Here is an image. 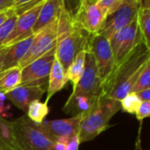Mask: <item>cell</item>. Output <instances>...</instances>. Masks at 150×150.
I'll use <instances>...</instances> for the list:
<instances>
[{
	"label": "cell",
	"instance_id": "cell-1",
	"mask_svg": "<svg viewBox=\"0 0 150 150\" xmlns=\"http://www.w3.org/2000/svg\"><path fill=\"white\" fill-rule=\"evenodd\" d=\"M150 59V52L144 42L117 67L102 86L101 96L121 101L132 93L142 69Z\"/></svg>",
	"mask_w": 150,
	"mask_h": 150
},
{
	"label": "cell",
	"instance_id": "cell-2",
	"mask_svg": "<svg viewBox=\"0 0 150 150\" xmlns=\"http://www.w3.org/2000/svg\"><path fill=\"white\" fill-rule=\"evenodd\" d=\"M90 35L76 26L71 12L64 6L57 20L56 57L65 72L77 54L88 49Z\"/></svg>",
	"mask_w": 150,
	"mask_h": 150
},
{
	"label": "cell",
	"instance_id": "cell-3",
	"mask_svg": "<svg viewBox=\"0 0 150 150\" xmlns=\"http://www.w3.org/2000/svg\"><path fill=\"white\" fill-rule=\"evenodd\" d=\"M120 110L119 101L100 96L93 107L84 113L78 133L81 143L92 140L107 130L110 119Z\"/></svg>",
	"mask_w": 150,
	"mask_h": 150
},
{
	"label": "cell",
	"instance_id": "cell-4",
	"mask_svg": "<svg viewBox=\"0 0 150 150\" xmlns=\"http://www.w3.org/2000/svg\"><path fill=\"white\" fill-rule=\"evenodd\" d=\"M11 123L21 150H55V141L27 116L19 117Z\"/></svg>",
	"mask_w": 150,
	"mask_h": 150
},
{
	"label": "cell",
	"instance_id": "cell-5",
	"mask_svg": "<svg viewBox=\"0 0 150 150\" xmlns=\"http://www.w3.org/2000/svg\"><path fill=\"white\" fill-rule=\"evenodd\" d=\"M109 41L112 50L116 68L133 52L140 42H143L138 17L128 26L117 31Z\"/></svg>",
	"mask_w": 150,
	"mask_h": 150
},
{
	"label": "cell",
	"instance_id": "cell-6",
	"mask_svg": "<svg viewBox=\"0 0 150 150\" xmlns=\"http://www.w3.org/2000/svg\"><path fill=\"white\" fill-rule=\"evenodd\" d=\"M107 15L99 0H81L76 11L72 13L76 26L91 35L100 32Z\"/></svg>",
	"mask_w": 150,
	"mask_h": 150
},
{
	"label": "cell",
	"instance_id": "cell-7",
	"mask_svg": "<svg viewBox=\"0 0 150 150\" xmlns=\"http://www.w3.org/2000/svg\"><path fill=\"white\" fill-rule=\"evenodd\" d=\"M141 10L140 0H123L122 5L112 13L109 14L98 34L110 39L117 31L133 21Z\"/></svg>",
	"mask_w": 150,
	"mask_h": 150
},
{
	"label": "cell",
	"instance_id": "cell-8",
	"mask_svg": "<svg viewBox=\"0 0 150 150\" xmlns=\"http://www.w3.org/2000/svg\"><path fill=\"white\" fill-rule=\"evenodd\" d=\"M87 50H89L94 56L102 87L115 69V61L110 41L101 34L92 35Z\"/></svg>",
	"mask_w": 150,
	"mask_h": 150
},
{
	"label": "cell",
	"instance_id": "cell-9",
	"mask_svg": "<svg viewBox=\"0 0 150 150\" xmlns=\"http://www.w3.org/2000/svg\"><path fill=\"white\" fill-rule=\"evenodd\" d=\"M102 87L98 76V71L93 54L87 50L85 58V69L83 75L79 81L76 88L72 90L70 96H82L88 97L93 103H96L101 96Z\"/></svg>",
	"mask_w": 150,
	"mask_h": 150
},
{
	"label": "cell",
	"instance_id": "cell-10",
	"mask_svg": "<svg viewBox=\"0 0 150 150\" xmlns=\"http://www.w3.org/2000/svg\"><path fill=\"white\" fill-rule=\"evenodd\" d=\"M57 20L52 21L41 31L35 34L29 50L19 63V66L21 69L56 47L57 38Z\"/></svg>",
	"mask_w": 150,
	"mask_h": 150
},
{
	"label": "cell",
	"instance_id": "cell-11",
	"mask_svg": "<svg viewBox=\"0 0 150 150\" xmlns=\"http://www.w3.org/2000/svg\"><path fill=\"white\" fill-rule=\"evenodd\" d=\"M56 57V47L21 69V86H42L49 75Z\"/></svg>",
	"mask_w": 150,
	"mask_h": 150
},
{
	"label": "cell",
	"instance_id": "cell-12",
	"mask_svg": "<svg viewBox=\"0 0 150 150\" xmlns=\"http://www.w3.org/2000/svg\"><path fill=\"white\" fill-rule=\"evenodd\" d=\"M43 2L18 15L13 30L4 42L3 47L12 46L34 35L33 28L36 23Z\"/></svg>",
	"mask_w": 150,
	"mask_h": 150
},
{
	"label": "cell",
	"instance_id": "cell-13",
	"mask_svg": "<svg viewBox=\"0 0 150 150\" xmlns=\"http://www.w3.org/2000/svg\"><path fill=\"white\" fill-rule=\"evenodd\" d=\"M83 117L84 113H80L69 118L44 120L39 126L54 141L56 138L59 136L71 138L74 135H78Z\"/></svg>",
	"mask_w": 150,
	"mask_h": 150
},
{
	"label": "cell",
	"instance_id": "cell-14",
	"mask_svg": "<svg viewBox=\"0 0 150 150\" xmlns=\"http://www.w3.org/2000/svg\"><path fill=\"white\" fill-rule=\"evenodd\" d=\"M45 92L42 86H19L8 94L6 98L25 113L31 103L40 100Z\"/></svg>",
	"mask_w": 150,
	"mask_h": 150
},
{
	"label": "cell",
	"instance_id": "cell-15",
	"mask_svg": "<svg viewBox=\"0 0 150 150\" xmlns=\"http://www.w3.org/2000/svg\"><path fill=\"white\" fill-rule=\"evenodd\" d=\"M64 6V0H44L36 23L33 28L34 35L41 31L52 21L57 20Z\"/></svg>",
	"mask_w": 150,
	"mask_h": 150
},
{
	"label": "cell",
	"instance_id": "cell-16",
	"mask_svg": "<svg viewBox=\"0 0 150 150\" xmlns=\"http://www.w3.org/2000/svg\"><path fill=\"white\" fill-rule=\"evenodd\" d=\"M34 37L35 35L8 47V50L5 57L2 70H6L13 66H19L20 61L25 57L28 50H29L33 42Z\"/></svg>",
	"mask_w": 150,
	"mask_h": 150
},
{
	"label": "cell",
	"instance_id": "cell-17",
	"mask_svg": "<svg viewBox=\"0 0 150 150\" xmlns=\"http://www.w3.org/2000/svg\"><path fill=\"white\" fill-rule=\"evenodd\" d=\"M49 85H48V94L46 98V103L58 91L62 90L65 84L67 83L68 80L66 77V73L62 67L59 61L55 57L50 75H49Z\"/></svg>",
	"mask_w": 150,
	"mask_h": 150
},
{
	"label": "cell",
	"instance_id": "cell-18",
	"mask_svg": "<svg viewBox=\"0 0 150 150\" xmlns=\"http://www.w3.org/2000/svg\"><path fill=\"white\" fill-rule=\"evenodd\" d=\"M21 84V68L20 66L10 67L0 72V92L8 94Z\"/></svg>",
	"mask_w": 150,
	"mask_h": 150
},
{
	"label": "cell",
	"instance_id": "cell-19",
	"mask_svg": "<svg viewBox=\"0 0 150 150\" xmlns=\"http://www.w3.org/2000/svg\"><path fill=\"white\" fill-rule=\"evenodd\" d=\"M87 50H81L77 56L75 57L71 64L68 67L66 71V77L69 81L72 84V90L76 88L79 81H81L84 69H85V58H86Z\"/></svg>",
	"mask_w": 150,
	"mask_h": 150
},
{
	"label": "cell",
	"instance_id": "cell-20",
	"mask_svg": "<svg viewBox=\"0 0 150 150\" xmlns=\"http://www.w3.org/2000/svg\"><path fill=\"white\" fill-rule=\"evenodd\" d=\"M50 112L48 103H42L40 100L31 103L26 112L27 117L35 125H39L44 121V118Z\"/></svg>",
	"mask_w": 150,
	"mask_h": 150
},
{
	"label": "cell",
	"instance_id": "cell-21",
	"mask_svg": "<svg viewBox=\"0 0 150 150\" xmlns=\"http://www.w3.org/2000/svg\"><path fill=\"white\" fill-rule=\"evenodd\" d=\"M138 21L143 42L150 52V10L141 9L138 16Z\"/></svg>",
	"mask_w": 150,
	"mask_h": 150
},
{
	"label": "cell",
	"instance_id": "cell-22",
	"mask_svg": "<svg viewBox=\"0 0 150 150\" xmlns=\"http://www.w3.org/2000/svg\"><path fill=\"white\" fill-rule=\"evenodd\" d=\"M148 88H150V59L147 61L141 72L139 73V76L132 88V93L138 94Z\"/></svg>",
	"mask_w": 150,
	"mask_h": 150
},
{
	"label": "cell",
	"instance_id": "cell-23",
	"mask_svg": "<svg viewBox=\"0 0 150 150\" xmlns=\"http://www.w3.org/2000/svg\"><path fill=\"white\" fill-rule=\"evenodd\" d=\"M141 102L142 101L136 93H130L120 101L121 109L129 114L135 115L141 104Z\"/></svg>",
	"mask_w": 150,
	"mask_h": 150
},
{
	"label": "cell",
	"instance_id": "cell-24",
	"mask_svg": "<svg viewBox=\"0 0 150 150\" xmlns=\"http://www.w3.org/2000/svg\"><path fill=\"white\" fill-rule=\"evenodd\" d=\"M17 18H18V15L15 13L12 17L7 19L1 26H0V48L3 47L4 42H6V40L8 38V36L13 30Z\"/></svg>",
	"mask_w": 150,
	"mask_h": 150
},
{
	"label": "cell",
	"instance_id": "cell-25",
	"mask_svg": "<svg viewBox=\"0 0 150 150\" xmlns=\"http://www.w3.org/2000/svg\"><path fill=\"white\" fill-rule=\"evenodd\" d=\"M99 2L109 15L114 13L122 5L123 0H99Z\"/></svg>",
	"mask_w": 150,
	"mask_h": 150
},
{
	"label": "cell",
	"instance_id": "cell-26",
	"mask_svg": "<svg viewBox=\"0 0 150 150\" xmlns=\"http://www.w3.org/2000/svg\"><path fill=\"white\" fill-rule=\"evenodd\" d=\"M135 115L137 119L139 121L143 120L144 118L150 117V101H142Z\"/></svg>",
	"mask_w": 150,
	"mask_h": 150
},
{
	"label": "cell",
	"instance_id": "cell-27",
	"mask_svg": "<svg viewBox=\"0 0 150 150\" xmlns=\"http://www.w3.org/2000/svg\"><path fill=\"white\" fill-rule=\"evenodd\" d=\"M14 5L15 0H0V13L13 9Z\"/></svg>",
	"mask_w": 150,
	"mask_h": 150
},
{
	"label": "cell",
	"instance_id": "cell-28",
	"mask_svg": "<svg viewBox=\"0 0 150 150\" xmlns=\"http://www.w3.org/2000/svg\"><path fill=\"white\" fill-rule=\"evenodd\" d=\"M81 144L80 139L78 135H74L73 137L70 138L68 144L66 145V150H78L79 146Z\"/></svg>",
	"mask_w": 150,
	"mask_h": 150
},
{
	"label": "cell",
	"instance_id": "cell-29",
	"mask_svg": "<svg viewBox=\"0 0 150 150\" xmlns=\"http://www.w3.org/2000/svg\"><path fill=\"white\" fill-rule=\"evenodd\" d=\"M44 0H15V5H14V8H18L20 6H22L24 5L27 4H35V3H41L43 2Z\"/></svg>",
	"mask_w": 150,
	"mask_h": 150
},
{
	"label": "cell",
	"instance_id": "cell-30",
	"mask_svg": "<svg viewBox=\"0 0 150 150\" xmlns=\"http://www.w3.org/2000/svg\"><path fill=\"white\" fill-rule=\"evenodd\" d=\"M15 11L13 9H11L9 11L4 12L2 13H0V26H1L7 19H9L10 17H12L13 14H15Z\"/></svg>",
	"mask_w": 150,
	"mask_h": 150
},
{
	"label": "cell",
	"instance_id": "cell-31",
	"mask_svg": "<svg viewBox=\"0 0 150 150\" xmlns=\"http://www.w3.org/2000/svg\"><path fill=\"white\" fill-rule=\"evenodd\" d=\"M7 50H8V47L0 48V72H1V71L3 69V64H4L5 57L7 53Z\"/></svg>",
	"mask_w": 150,
	"mask_h": 150
},
{
	"label": "cell",
	"instance_id": "cell-32",
	"mask_svg": "<svg viewBox=\"0 0 150 150\" xmlns=\"http://www.w3.org/2000/svg\"><path fill=\"white\" fill-rule=\"evenodd\" d=\"M141 101H150V88L143 90L137 94Z\"/></svg>",
	"mask_w": 150,
	"mask_h": 150
},
{
	"label": "cell",
	"instance_id": "cell-33",
	"mask_svg": "<svg viewBox=\"0 0 150 150\" xmlns=\"http://www.w3.org/2000/svg\"><path fill=\"white\" fill-rule=\"evenodd\" d=\"M70 140V138L69 137H66V136H59V137H57L56 139H55V142H57V143H61V144H64V145H67L68 142Z\"/></svg>",
	"mask_w": 150,
	"mask_h": 150
},
{
	"label": "cell",
	"instance_id": "cell-34",
	"mask_svg": "<svg viewBox=\"0 0 150 150\" xmlns=\"http://www.w3.org/2000/svg\"><path fill=\"white\" fill-rule=\"evenodd\" d=\"M8 110H10V105H5L4 102H0V116L6 112Z\"/></svg>",
	"mask_w": 150,
	"mask_h": 150
},
{
	"label": "cell",
	"instance_id": "cell-35",
	"mask_svg": "<svg viewBox=\"0 0 150 150\" xmlns=\"http://www.w3.org/2000/svg\"><path fill=\"white\" fill-rule=\"evenodd\" d=\"M141 9H149L150 10V0H140Z\"/></svg>",
	"mask_w": 150,
	"mask_h": 150
},
{
	"label": "cell",
	"instance_id": "cell-36",
	"mask_svg": "<svg viewBox=\"0 0 150 150\" xmlns=\"http://www.w3.org/2000/svg\"><path fill=\"white\" fill-rule=\"evenodd\" d=\"M54 149H55V150H66V145H64V144H61V143L55 142Z\"/></svg>",
	"mask_w": 150,
	"mask_h": 150
},
{
	"label": "cell",
	"instance_id": "cell-37",
	"mask_svg": "<svg viewBox=\"0 0 150 150\" xmlns=\"http://www.w3.org/2000/svg\"><path fill=\"white\" fill-rule=\"evenodd\" d=\"M6 99V96L4 93L0 92V102H4Z\"/></svg>",
	"mask_w": 150,
	"mask_h": 150
},
{
	"label": "cell",
	"instance_id": "cell-38",
	"mask_svg": "<svg viewBox=\"0 0 150 150\" xmlns=\"http://www.w3.org/2000/svg\"><path fill=\"white\" fill-rule=\"evenodd\" d=\"M0 150H11V149H9L8 147H6V146H4L0 144Z\"/></svg>",
	"mask_w": 150,
	"mask_h": 150
},
{
	"label": "cell",
	"instance_id": "cell-39",
	"mask_svg": "<svg viewBox=\"0 0 150 150\" xmlns=\"http://www.w3.org/2000/svg\"><path fill=\"white\" fill-rule=\"evenodd\" d=\"M1 118H2V117H1V116H0V119H1Z\"/></svg>",
	"mask_w": 150,
	"mask_h": 150
},
{
	"label": "cell",
	"instance_id": "cell-40",
	"mask_svg": "<svg viewBox=\"0 0 150 150\" xmlns=\"http://www.w3.org/2000/svg\"><path fill=\"white\" fill-rule=\"evenodd\" d=\"M79 1H81V0H79Z\"/></svg>",
	"mask_w": 150,
	"mask_h": 150
}]
</instances>
